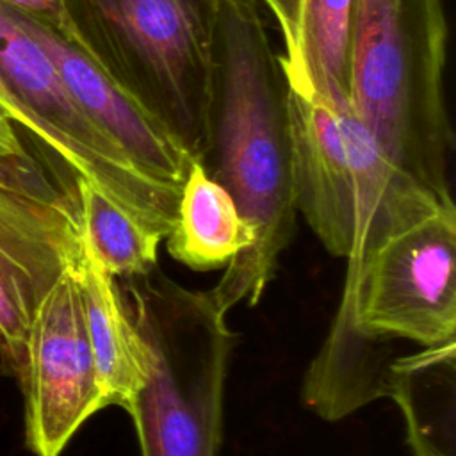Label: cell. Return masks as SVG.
<instances>
[{
    "instance_id": "cell-1",
    "label": "cell",
    "mask_w": 456,
    "mask_h": 456,
    "mask_svg": "<svg viewBox=\"0 0 456 456\" xmlns=\"http://www.w3.org/2000/svg\"><path fill=\"white\" fill-rule=\"evenodd\" d=\"M233 200L253 235L210 294L228 314L258 305L297 216L290 91L256 0H221L216 21L205 142L196 160Z\"/></svg>"
},
{
    "instance_id": "cell-2",
    "label": "cell",
    "mask_w": 456,
    "mask_h": 456,
    "mask_svg": "<svg viewBox=\"0 0 456 456\" xmlns=\"http://www.w3.org/2000/svg\"><path fill=\"white\" fill-rule=\"evenodd\" d=\"M445 0H356L351 110L413 176L451 196Z\"/></svg>"
},
{
    "instance_id": "cell-3",
    "label": "cell",
    "mask_w": 456,
    "mask_h": 456,
    "mask_svg": "<svg viewBox=\"0 0 456 456\" xmlns=\"http://www.w3.org/2000/svg\"><path fill=\"white\" fill-rule=\"evenodd\" d=\"M118 283L148 351V379L130 415L141 456H217L237 338L226 314L210 290L182 287L159 267Z\"/></svg>"
},
{
    "instance_id": "cell-4",
    "label": "cell",
    "mask_w": 456,
    "mask_h": 456,
    "mask_svg": "<svg viewBox=\"0 0 456 456\" xmlns=\"http://www.w3.org/2000/svg\"><path fill=\"white\" fill-rule=\"evenodd\" d=\"M221 0H61L64 37L196 162Z\"/></svg>"
},
{
    "instance_id": "cell-5",
    "label": "cell",
    "mask_w": 456,
    "mask_h": 456,
    "mask_svg": "<svg viewBox=\"0 0 456 456\" xmlns=\"http://www.w3.org/2000/svg\"><path fill=\"white\" fill-rule=\"evenodd\" d=\"M290 121L297 212L346 273L390 233L454 203L404 169L351 107L290 91Z\"/></svg>"
},
{
    "instance_id": "cell-6",
    "label": "cell",
    "mask_w": 456,
    "mask_h": 456,
    "mask_svg": "<svg viewBox=\"0 0 456 456\" xmlns=\"http://www.w3.org/2000/svg\"><path fill=\"white\" fill-rule=\"evenodd\" d=\"M0 107L80 178L167 237L180 192L141 173L86 116L16 14L0 5Z\"/></svg>"
},
{
    "instance_id": "cell-7",
    "label": "cell",
    "mask_w": 456,
    "mask_h": 456,
    "mask_svg": "<svg viewBox=\"0 0 456 456\" xmlns=\"http://www.w3.org/2000/svg\"><path fill=\"white\" fill-rule=\"evenodd\" d=\"M18 385L34 456H61L82 424L103 410L73 265L34 314Z\"/></svg>"
},
{
    "instance_id": "cell-8",
    "label": "cell",
    "mask_w": 456,
    "mask_h": 456,
    "mask_svg": "<svg viewBox=\"0 0 456 456\" xmlns=\"http://www.w3.org/2000/svg\"><path fill=\"white\" fill-rule=\"evenodd\" d=\"M82 248L78 196L43 201L0 187V369L18 381L34 314Z\"/></svg>"
},
{
    "instance_id": "cell-9",
    "label": "cell",
    "mask_w": 456,
    "mask_h": 456,
    "mask_svg": "<svg viewBox=\"0 0 456 456\" xmlns=\"http://www.w3.org/2000/svg\"><path fill=\"white\" fill-rule=\"evenodd\" d=\"M16 14V12H14ZM52 59L93 125L146 176L180 192L192 160L178 142L61 32L16 14Z\"/></svg>"
},
{
    "instance_id": "cell-10",
    "label": "cell",
    "mask_w": 456,
    "mask_h": 456,
    "mask_svg": "<svg viewBox=\"0 0 456 456\" xmlns=\"http://www.w3.org/2000/svg\"><path fill=\"white\" fill-rule=\"evenodd\" d=\"M273 14L287 86L301 98L351 107L356 0H258Z\"/></svg>"
},
{
    "instance_id": "cell-11",
    "label": "cell",
    "mask_w": 456,
    "mask_h": 456,
    "mask_svg": "<svg viewBox=\"0 0 456 456\" xmlns=\"http://www.w3.org/2000/svg\"><path fill=\"white\" fill-rule=\"evenodd\" d=\"M73 271L80 289L102 408L118 406L130 417L148 379L146 344L126 310L118 280L98 260L84 232Z\"/></svg>"
},
{
    "instance_id": "cell-12",
    "label": "cell",
    "mask_w": 456,
    "mask_h": 456,
    "mask_svg": "<svg viewBox=\"0 0 456 456\" xmlns=\"http://www.w3.org/2000/svg\"><path fill=\"white\" fill-rule=\"evenodd\" d=\"M456 340L387 363L381 397L401 410L411 456L456 452Z\"/></svg>"
},
{
    "instance_id": "cell-13",
    "label": "cell",
    "mask_w": 456,
    "mask_h": 456,
    "mask_svg": "<svg viewBox=\"0 0 456 456\" xmlns=\"http://www.w3.org/2000/svg\"><path fill=\"white\" fill-rule=\"evenodd\" d=\"M166 249L194 271L224 269L244 253L253 235L232 196L192 162L180 189L176 219L167 233Z\"/></svg>"
},
{
    "instance_id": "cell-14",
    "label": "cell",
    "mask_w": 456,
    "mask_h": 456,
    "mask_svg": "<svg viewBox=\"0 0 456 456\" xmlns=\"http://www.w3.org/2000/svg\"><path fill=\"white\" fill-rule=\"evenodd\" d=\"M78 214L84 237L114 278L151 273L164 235L125 210L94 185L77 178Z\"/></svg>"
},
{
    "instance_id": "cell-15",
    "label": "cell",
    "mask_w": 456,
    "mask_h": 456,
    "mask_svg": "<svg viewBox=\"0 0 456 456\" xmlns=\"http://www.w3.org/2000/svg\"><path fill=\"white\" fill-rule=\"evenodd\" d=\"M0 187L27 194L43 201H62L77 198V185H68L37 160L32 153H0Z\"/></svg>"
},
{
    "instance_id": "cell-16",
    "label": "cell",
    "mask_w": 456,
    "mask_h": 456,
    "mask_svg": "<svg viewBox=\"0 0 456 456\" xmlns=\"http://www.w3.org/2000/svg\"><path fill=\"white\" fill-rule=\"evenodd\" d=\"M0 5L20 16L46 25L64 36L61 0H0Z\"/></svg>"
},
{
    "instance_id": "cell-17",
    "label": "cell",
    "mask_w": 456,
    "mask_h": 456,
    "mask_svg": "<svg viewBox=\"0 0 456 456\" xmlns=\"http://www.w3.org/2000/svg\"><path fill=\"white\" fill-rule=\"evenodd\" d=\"M20 151H25V146L14 130V123L0 107V153H20Z\"/></svg>"
}]
</instances>
